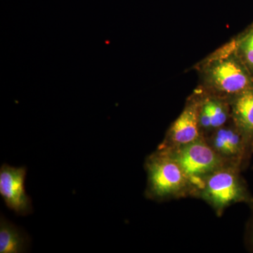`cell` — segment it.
I'll use <instances>...</instances> for the list:
<instances>
[{
	"label": "cell",
	"instance_id": "obj_1",
	"mask_svg": "<svg viewBox=\"0 0 253 253\" xmlns=\"http://www.w3.org/2000/svg\"><path fill=\"white\" fill-rule=\"evenodd\" d=\"M201 89L229 101L253 84V75L238 57L232 41L196 66Z\"/></svg>",
	"mask_w": 253,
	"mask_h": 253
},
{
	"label": "cell",
	"instance_id": "obj_2",
	"mask_svg": "<svg viewBox=\"0 0 253 253\" xmlns=\"http://www.w3.org/2000/svg\"><path fill=\"white\" fill-rule=\"evenodd\" d=\"M148 174L146 196L156 201L183 196L194 191L192 184L168 150L159 148L146 158Z\"/></svg>",
	"mask_w": 253,
	"mask_h": 253
},
{
	"label": "cell",
	"instance_id": "obj_3",
	"mask_svg": "<svg viewBox=\"0 0 253 253\" xmlns=\"http://www.w3.org/2000/svg\"><path fill=\"white\" fill-rule=\"evenodd\" d=\"M196 191L218 214L236 203L253 204V198L240 176L239 167L234 165H227L206 176Z\"/></svg>",
	"mask_w": 253,
	"mask_h": 253
},
{
	"label": "cell",
	"instance_id": "obj_4",
	"mask_svg": "<svg viewBox=\"0 0 253 253\" xmlns=\"http://www.w3.org/2000/svg\"><path fill=\"white\" fill-rule=\"evenodd\" d=\"M167 150L189 177L194 191L206 176L228 165L203 136L190 144Z\"/></svg>",
	"mask_w": 253,
	"mask_h": 253
},
{
	"label": "cell",
	"instance_id": "obj_5",
	"mask_svg": "<svg viewBox=\"0 0 253 253\" xmlns=\"http://www.w3.org/2000/svg\"><path fill=\"white\" fill-rule=\"evenodd\" d=\"M27 169L3 164L0 168V195L6 207L18 216L33 212L31 198L25 188Z\"/></svg>",
	"mask_w": 253,
	"mask_h": 253
},
{
	"label": "cell",
	"instance_id": "obj_6",
	"mask_svg": "<svg viewBox=\"0 0 253 253\" xmlns=\"http://www.w3.org/2000/svg\"><path fill=\"white\" fill-rule=\"evenodd\" d=\"M199 98L196 92L189 98L182 112L172 123L166 140L160 148L174 149L197 140L202 136L199 123Z\"/></svg>",
	"mask_w": 253,
	"mask_h": 253
},
{
	"label": "cell",
	"instance_id": "obj_7",
	"mask_svg": "<svg viewBox=\"0 0 253 253\" xmlns=\"http://www.w3.org/2000/svg\"><path fill=\"white\" fill-rule=\"evenodd\" d=\"M208 144L226 161L239 167L250 152L242 134L233 123L213 131Z\"/></svg>",
	"mask_w": 253,
	"mask_h": 253
},
{
	"label": "cell",
	"instance_id": "obj_8",
	"mask_svg": "<svg viewBox=\"0 0 253 253\" xmlns=\"http://www.w3.org/2000/svg\"><path fill=\"white\" fill-rule=\"evenodd\" d=\"M199 98V123L201 132H213L231 120L229 101L201 89L196 91Z\"/></svg>",
	"mask_w": 253,
	"mask_h": 253
},
{
	"label": "cell",
	"instance_id": "obj_9",
	"mask_svg": "<svg viewBox=\"0 0 253 253\" xmlns=\"http://www.w3.org/2000/svg\"><path fill=\"white\" fill-rule=\"evenodd\" d=\"M231 120L253 151V84L229 101Z\"/></svg>",
	"mask_w": 253,
	"mask_h": 253
},
{
	"label": "cell",
	"instance_id": "obj_10",
	"mask_svg": "<svg viewBox=\"0 0 253 253\" xmlns=\"http://www.w3.org/2000/svg\"><path fill=\"white\" fill-rule=\"evenodd\" d=\"M31 239L22 229L1 214L0 217V253L26 252Z\"/></svg>",
	"mask_w": 253,
	"mask_h": 253
},
{
	"label": "cell",
	"instance_id": "obj_11",
	"mask_svg": "<svg viewBox=\"0 0 253 253\" xmlns=\"http://www.w3.org/2000/svg\"><path fill=\"white\" fill-rule=\"evenodd\" d=\"M231 41L238 57L253 75V23Z\"/></svg>",
	"mask_w": 253,
	"mask_h": 253
},
{
	"label": "cell",
	"instance_id": "obj_12",
	"mask_svg": "<svg viewBox=\"0 0 253 253\" xmlns=\"http://www.w3.org/2000/svg\"><path fill=\"white\" fill-rule=\"evenodd\" d=\"M251 244H252V246L253 247V229L252 232H251Z\"/></svg>",
	"mask_w": 253,
	"mask_h": 253
}]
</instances>
